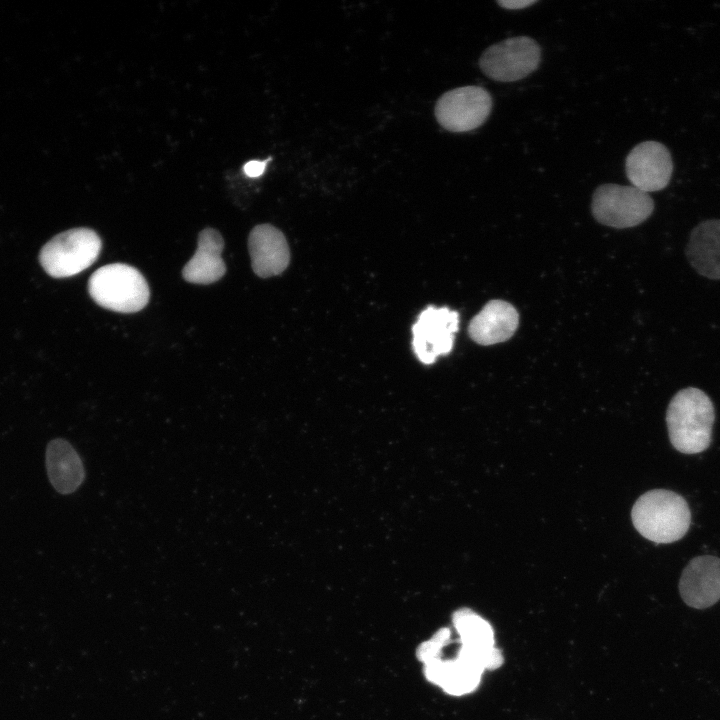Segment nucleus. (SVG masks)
I'll list each match as a JSON object with an SVG mask.
<instances>
[{"label": "nucleus", "instance_id": "1", "mask_svg": "<svg viewBox=\"0 0 720 720\" xmlns=\"http://www.w3.org/2000/svg\"><path fill=\"white\" fill-rule=\"evenodd\" d=\"M714 418L713 403L704 391L695 387L681 389L666 412L671 444L684 454L706 450L711 443Z\"/></svg>", "mask_w": 720, "mask_h": 720}, {"label": "nucleus", "instance_id": "2", "mask_svg": "<svg viewBox=\"0 0 720 720\" xmlns=\"http://www.w3.org/2000/svg\"><path fill=\"white\" fill-rule=\"evenodd\" d=\"M636 530L655 543H671L688 531L691 512L687 501L679 494L654 489L642 494L631 511Z\"/></svg>", "mask_w": 720, "mask_h": 720}, {"label": "nucleus", "instance_id": "3", "mask_svg": "<svg viewBox=\"0 0 720 720\" xmlns=\"http://www.w3.org/2000/svg\"><path fill=\"white\" fill-rule=\"evenodd\" d=\"M88 290L100 306L121 313L143 309L149 301V286L134 267L114 263L96 270L90 277Z\"/></svg>", "mask_w": 720, "mask_h": 720}, {"label": "nucleus", "instance_id": "4", "mask_svg": "<svg viewBox=\"0 0 720 720\" xmlns=\"http://www.w3.org/2000/svg\"><path fill=\"white\" fill-rule=\"evenodd\" d=\"M102 242L89 228H74L59 233L40 251L39 260L52 277L76 275L91 266L100 253Z\"/></svg>", "mask_w": 720, "mask_h": 720}, {"label": "nucleus", "instance_id": "5", "mask_svg": "<svg viewBox=\"0 0 720 720\" xmlns=\"http://www.w3.org/2000/svg\"><path fill=\"white\" fill-rule=\"evenodd\" d=\"M591 210L599 223L623 229L648 219L654 210V201L648 193L633 186L609 183L595 190Z\"/></svg>", "mask_w": 720, "mask_h": 720}, {"label": "nucleus", "instance_id": "6", "mask_svg": "<svg viewBox=\"0 0 720 720\" xmlns=\"http://www.w3.org/2000/svg\"><path fill=\"white\" fill-rule=\"evenodd\" d=\"M539 44L527 36L505 39L489 46L479 59L482 72L499 82L521 80L539 66Z\"/></svg>", "mask_w": 720, "mask_h": 720}, {"label": "nucleus", "instance_id": "7", "mask_svg": "<svg viewBox=\"0 0 720 720\" xmlns=\"http://www.w3.org/2000/svg\"><path fill=\"white\" fill-rule=\"evenodd\" d=\"M492 109L490 93L480 86H464L445 92L434 108L438 123L451 132H467L481 126Z\"/></svg>", "mask_w": 720, "mask_h": 720}, {"label": "nucleus", "instance_id": "8", "mask_svg": "<svg viewBox=\"0 0 720 720\" xmlns=\"http://www.w3.org/2000/svg\"><path fill=\"white\" fill-rule=\"evenodd\" d=\"M486 661L472 650L460 644L456 656L442 659L437 656L424 663L428 681L452 696H463L475 691L482 675L488 669Z\"/></svg>", "mask_w": 720, "mask_h": 720}, {"label": "nucleus", "instance_id": "9", "mask_svg": "<svg viewBox=\"0 0 720 720\" xmlns=\"http://www.w3.org/2000/svg\"><path fill=\"white\" fill-rule=\"evenodd\" d=\"M459 315L447 307L428 306L412 327L413 350L424 364H432L437 357L448 354L458 331Z\"/></svg>", "mask_w": 720, "mask_h": 720}, {"label": "nucleus", "instance_id": "10", "mask_svg": "<svg viewBox=\"0 0 720 720\" xmlns=\"http://www.w3.org/2000/svg\"><path fill=\"white\" fill-rule=\"evenodd\" d=\"M625 171L633 187L646 193L662 190L673 173L670 151L657 141L641 142L627 155Z\"/></svg>", "mask_w": 720, "mask_h": 720}, {"label": "nucleus", "instance_id": "11", "mask_svg": "<svg viewBox=\"0 0 720 720\" xmlns=\"http://www.w3.org/2000/svg\"><path fill=\"white\" fill-rule=\"evenodd\" d=\"M679 592L690 607L705 609L720 600V558L710 555L693 558L682 571Z\"/></svg>", "mask_w": 720, "mask_h": 720}, {"label": "nucleus", "instance_id": "12", "mask_svg": "<svg viewBox=\"0 0 720 720\" xmlns=\"http://www.w3.org/2000/svg\"><path fill=\"white\" fill-rule=\"evenodd\" d=\"M252 268L267 278L281 274L290 261L289 247L283 233L270 224L255 226L248 238Z\"/></svg>", "mask_w": 720, "mask_h": 720}, {"label": "nucleus", "instance_id": "13", "mask_svg": "<svg viewBox=\"0 0 720 720\" xmlns=\"http://www.w3.org/2000/svg\"><path fill=\"white\" fill-rule=\"evenodd\" d=\"M519 324L517 310L503 300L485 304L468 326L470 338L480 345H493L511 338Z\"/></svg>", "mask_w": 720, "mask_h": 720}, {"label": "nucleus", "instance_id": "14", "mask_svg": "<svg viewBox=\"0 0 720 720\" xmlns=\"http://www.w3.org/2000/svg\"><path fill=\"white\" fill-rule=\"evenodd\" d=\"M452 622L459 635V644L484 657L491 670L503 664L502 652L495 646L494 630L487 620L469 608H461L453 613Z\"/></svg>", "mask_w": 720, "mask_h": 720}, {"label": "nucleus", "instance_id": "15", "mask_svg": "<svg viewBox=\"0 0 720 720\" xmlns=\"http://www.w3.org/2000/svg\"><path fill=\"white\" fill-rule=\"evenodd\" d=\"M685 253L698 274L720 279V219L700 222L691 231Z\"/></svg>", "mask_w": 720, "mask_h": 720}, {"label": "nucleus", "instance_id": "16", "mask_svg": "<svg viewBox=\"0 0 720 720\" xmlns=\"http://www.w3.org/2000/svg\"><path fill=\"white\" fill-rule=\"evenodd\" d=\"M224 241L220 233L206 228L199 233L195 254L183 268L184 279L194 284H211L218 281L226 271L221 258Z\"/></svg>", "mask_w": 720, "mask_h": 720}, {"label": "nucleus", "instance_id": "17", "mask_svg": "<svg viewBox=\"0 0 720 720\" xmlns=\"http://www.w3.org/2000/svg\"><path fill=\"white\" fill-rule=\"evenodd\" d=\"M46 468L51 484L61 494L76 491L85 478L80 456L64 439H54L48 443Z\"/></svg>", "mask_w": 720, "mask_h": 720}, {"label": "nucleus", "instance_id": "18", "mask_svg": "<svg viewBox=\"0 0 720 720\" xmlns=\"http://www.w3.org/2000/svg\"><path fill=\"white\" fill-rule=\"evenodd\" d=\"M270 159L260 161V160H251L245 163L243 166V171L246 176L248 177H259L261 176L266 168L267 163Z\"/></svg>", "mask_w": 720, "mask_h": 720}, {"label": "nucleus", "instance_id": "19", "mask_svg": "<svg viewBox=\"0 0 720 720\" xmlns=\"http://www.w3.org/2000/svg\"><path fill=\"white\" fill-rule=\"evenodd\" d=\"M536 2H537V0H536V1H535V0H531V1H529V0H528V1H525V0H521V1H497V3H498L500 6L506 8V9H523V8H525V7H527V6H530V5L535 4Z\"/></svg>", "mask_w": 720, "mask_h": 720}]
</instances>
